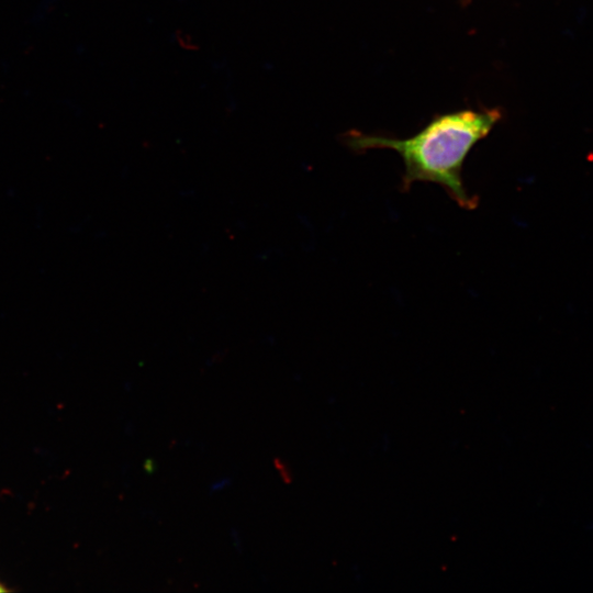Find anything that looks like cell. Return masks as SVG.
<instances>
[{"label":"cell","mask_w":593,"mask_h":593,"mask_svg":"<svg viewBox=\"0 0 593 593\" xmlns=\"http://www.w3.org/2000/svg\"><path fill=\"white\" fill-rule=\"evenodd\" d=\"M4 591H7V589L0 585V592H4Z\"/></svg>","instance_id":"obj_3"},{"label":"cell","mask_w":593,"mask_h":593,"mask_svg":"<svg viewBox=\"0 0 593 593\" xmlns=\"http://www.w3.org/2000/svg\"><path fill=\"white\" fill-rule=\"evenodd\" d=\"M500 116L496 110L460 111L433 120L409 138L353 133L348 136V145L358 152L372 148L395 150L404 164L402 191H409L415 182H433L440 186L460 208L473 210L478 198L463 184L462 166L472 147L490 133Z\"/></svg>","instance_id":"obj_1"},{"label":"cell","mask_w":593,"mask_h":593,"mask_svg":"<svg viewBox=\"0 0 593 593\" xmlns=\"http://www.w3.org/2000/svg\"><path fill=\"white\" fill-rule=\"evenodd\" d=\"M144 468L147 472L152 473L154 471V461L148 459L144 463Z\"/></svg>","instance_id":"obj_2"}]
</instances>
